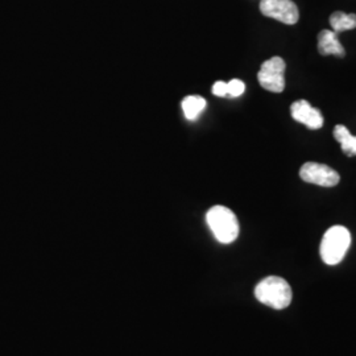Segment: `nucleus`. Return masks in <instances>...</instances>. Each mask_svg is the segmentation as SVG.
<instances>
[{
    "mask_svg": "<svg viewBox=\"0 0 356 356\" xmlns=\"http://www.w3.org/2000/svg\"><path fill=\"white\" fill-rule=\"evenodd\" d=\"M213 94L216 97H227L229 90H227V83L223 81H218L213 86Z\"/></svg>",
    "mask_w": 356,
    "mask_h": 356,
    "instance_id": "nucleus-13",
    "label": "nucleus"
},
{
    "mask_svg": "<svg viewBox=\"0 0 356 356\" xmlns=\"http://www.w3.org/2000/svg\"><path fill=\"white\" fill-rule=\"evenodd\" d=\"M330 24L332 26V31L337 33L351 31L356 28V15L341 13V11L334 13L330 16Z\"/></svg>",
    "mask_w": 356,
    "mask_h": 356,
    "instance_id": "nucleus-11",
    "label": "nucleus"
},
{
    "mask_svg": "<svg viewBox=\"0 0 356 356\" xmlns=\"http://www.w3.org/2000/svg\"><path fill=\"white\" fill-rule=\"evenodd\" d=\"M285 61L281 57H272L261 65L257 79L261 88L270 92H282L285 89Z\"/></svg>",
    "mask_w": 356,
    "mask_h": 356,
    "instance_id": "nucleus-4",
    "label": "nucleus"
},
{
    "mask_svg": "<svg viewBox=\"0 0 356 356\" xmlns=\"http://www.w3.org/2000/svg\"><path fill=\"white\" fill-rule=\"evenodd\" d=\"M227 90H229V97L232 98H236V97H241L244 90H245V85L243 83L241 79H232L227 83Z\"/></svg>",
    "mask_w": 356,
    "mask_h": 356,
    "instance_id": "nucleus-12",
    "label": "nucleus"
},
{
    "mask_svg": "<svg viewBox=\"0 0 356 356\" xmlns=\"http://www.w3.org/2000/svg\"><path fill=\"white\" fill-rule=\"evenodd\" d=\"M351 244V234L343 226H332L327 229L321 242V257L325 264L335 266L343 260Z\"/></svg>",
    "mask_w": 356,
    "mask_h": 356,
    "instance_id": "nucleus-3",
    "label": "nucleus"
},
{
    "mask_svg": "<svg viewBox=\"0 0 356 356\" xmlns=\"http://www.w3.org/2000/svg\"><path fill=\"white\" fill-rule=\"evenodd\" d=\"M334 138L339 141L341 148L343 151L344 154H347L348 157L355 156L356 154V136H353L351 132L348 131V128L342 124H338L334 128Z\"/></svg>",
    "mask_w": 356,
    "mask_h": 356,
    "instance_id": "nucleus-9",
    "label": "nucleus"
},
{
    "mask_svg": "<svg viewBox=\"0 0 356 356\" xmlns=\"http://www.w3.org/2000/svg\"><path fill=\"white\" fill-rule=\"evenodd\" d=\"M206 222L216 241L222 244L235 242L239 235V222L236 216L226 206H213L207 214Z\"/></svg>",
    "mask_w": 356,
    "mask_h": 356,
    "instance_id": "nucleus-2",
    "label": "nucleus"
},
{
    "mask_svg": "<svg viewBox=\"0 0 356 356\" xmlns=\"http://www.w3.org/2000/svg\"><path fill=\"white\" fill-rule=\"evenodd\" d=\"M300 177L307 184H314L323 188H332L339 184V175L330 166L319 163H306L300 169Z\"/></svg>",
    "mask_w": 356,
    "mask_h": 356,
    "instance_id": "nucleus-5",
    "label": "nucleus"
},
{
    "mask_svg": "<svg viewBox=\"0 0 356 356\" xmlns=\"http://www.w3.org/2000/svg\"><path fill=\"white\" fill-rule=\"evenodd\" d=\"M260 11L264 16L288 26L296 24L300 17L298 8L292 0H261Z\"/></svg>",
    "mask_w": 356,
    "mask_h": 356,
    "instance_id": "nucleus-6",
    "label": "nucleus"
},
{
    "mask_svg": "<svg viewBox=\"0 0 356 356\" xmlns=\"http://www.w3.org/2000/svg\"><path fill=\"white\" fill-rule=\"evenodd\" d=\"M254 297L264 305L282 310L291 305L293 294L286 281L277 276H269L256 285Z\"/></svg>",
    "mask_w": 356,
    "mask_h": 356,
    "instance_id": "nucleus-1",
    "label": "nucleus"
},
{
    "mask_svg": "<svg viewBox=\"0 0 356 356\" xmlns=\"http://www.w3.org/2000/svg\"><path fill=\"white\" fill-rule=\"evenodd\" d=\"M318 51L322 56H338L346 54L343 45L341 44L338 33L329 29H323L318 35Z\"/></svg>",
    "mask_w": 356,
    "mask_h": 356,
    "instance_id": "nucleus-8",
    "label": "nucleus"
},
{
    "mask_svg": "<svg viewBox=\"0 0 356 356\" xmlns=\"http://www.w3.org/2000/svg\"><path fill=\"white\" fill-rule=\"evenodd\" d=\"M206 108V101L200 95H191L182 101V110L186 119L195 120Z\"/></svg>",
    "mask_w": 356,
    "mask_h": 356,
    "instance_id": "nucleus-10",
    "label": "nucleus"
},
{
    "mask_svg": "<svg viewBox=\"0 0 356 356\" xmlns=\"http://www.w3.org/2000/svg\"><path fill=\"white\" fill-rule=\"evenodd\" d=\"M291 114L296 122L305 124L310 129H319L323 126V116L321 111L316 107H312V104L305 99H300L293 103L291 106Z\"/></svg>",
    "mask_w": 356,
    "mask_h": 356,
    "instance_id": "nucleus-7",
    "label": "nucleus"
}]
</instances>
